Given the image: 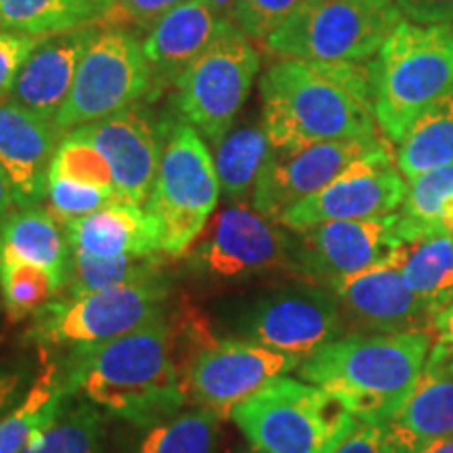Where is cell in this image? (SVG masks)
I'll list each match as a JSON object with an SVG mask.
<instances>
[{
	"mask_svg": "<svg viewBox=\"0 0 453 453\" xmlns=\"http://www.w3.org/2000/svg\"><path fill=\"white\" fill-rule=\"evenodd\" d=\"M61 290V283L49 271L34 267L24 260L0 257V294L13 321L34 315L49 300L59 296Z\"/></svg>",
	"mask_w": 453,
	"mask_h": 453,
	"instance_id": "obj_32",
	"label": "cell"
},
{
	"mask_svg": "<svg viewBox=\"0 0 453 453\" xmlns=\"http://www.w3.org/2000/svg\"><path fill=\"white\" fill-rule=\"evenodd\" d=\"M95 34L97 24H88L42 38L17 73L7 99L53 122L70 95L78 64Z\"/></svg>",
	"mask_w": 453,
	"mask_h": 453,
	"instance_id": "obj_21",
	"label": "cell"
},
{
	"mask_svg": "<svg viewBox=\"0 0 453 453\" xmlns=\"http://www.w3.org/2000/svg\"><path fill=\"white\" fill-rule=\"evenodd\" d=\"M220 418L197 407L177 413L145 433L137 453H214Z\"/></svg>",
	"mask_w": 453,
	"mask_h": 453,
	"instance_id": "obj_31",
	"label": "cell"
},
{
	"mask_svg": "<svg viewBox=\"0 0 453 453\" xmlns=\"http://www.w3.org/2000/svg\"><path fill=\"white\" fill-rule=\"evenodd\" d=\"M430 347V332L350 334L317 349L298 373L336 395L359 422L387 424L410 399Z\"/></svg>",
	"mask_w": 453,
	"mask_h": 453,
	"instance_id": "obj_3",
	"label": "cell"
},
{
	"mask_svg": "<svg viewBox=\"0 0 453 453\" xmlns=\"http://www.w3.org/2000/svg\"><path fill=\"white\" fill-rule=\"evenodd\" d=\"M27 376L24 372L0 370V418L19 403L27 393Z\"/></svg>",
	"mask_w": 453,
	"mask_h": 453,
	"instance_id": "obj_42",
	"label": "cell"
},
{
	"mask_svg": "<svg viewBox=\"0 0 453 453\" xmlns=\"http://www.w3.org/2000/svg\"><path fill=\"white\" fill-rule=\"evenodd\" d=\"M260 99L273 150L378 137L370 70L361 64L280 59L263 73Z\"/></svg>",
	"mask_w": 453,
	"mask_h": 453,
	"instance_id": "obj_2",
	"label": "cell"
},
{
	"mask_svg": "<svg viewBox=\"0 0 453 453\" xmlns=\"http://www.w3.org/2000/svg\"><path fill=\"white\" fill-rule=\"evenodd\" d=\"M336 453H403L388 424L359 422Z\"/></svg>",
	"mask_w": 453,
	"mask_h": 453,
	"instance_id": "obj_40",
	"label": "cell"
},
{
	"mask_svg": "<svg viewBox=\"0 0 453 453\" xmlns=\"http://www.w3.org/2000/svg\"><path fill=\"white\" fill-rule=\"evenodd\" d=\"M206 3L211 4V7L217 11L220 17H225V19L231 21V13H234V7H235L237 0H206Z\"/></svg>",
	"mask_w": 453,
	"mask_h": 453,
	"instance_id": "obj_46",
	"label": "cell"
},
{
	"mask_svg": "<svg viewBox=\"0 0 453 453\" xmlns=\"http://www.w3.org/2000/svg\"><path fill=\"white\" fill-rule=\"evenodd\" d=\"M399 212L380 219L332 220L294 231V260L300 277L332 290L350 275L387 260L396 246Z\"/></svg>",
	"mask_w": 453,
	"mask_h": 453,
	"instance_id": "obj_16",
	"label": "cell"
},
{
	"mask_svg": "<svg viewBox=\"0 0 453 453\" xmlns=\"http://www.w3.org/2000/svg\"><path fill=\"white\" fill-rule=\"evenodd\" d=\"M260 55L250 38L229 24L174 84L179 120L217 145L250 97Z\"/></svg>",
	"mask_w": 453,
	"mask_h": 453,
	"instance_id": "obj_9",
	"label": "cell"
},
{
	"mask_svg": "<svg viewBox=\"0 0 453 453\" xmlns=\"http://www.w3.org/2000/svg\"><path fill=\"white\" fill-rule=\"evenodd\" d=\"M49 177H61L76 180V183L101 187V189L116 194L113 174L110 164L99 150L76 134H65L57 147L53 162H50Z\"/></svg>",
	"mask_w": 453,
	"mask_h": 453,
	"instance_id": "obj_35",
	"label": "cell"
},
{
	"mask_svg": "<svg viewBox=\"0 0 453 453\" xmlns=\"http://www.w3.org/2000/svg\"><path fill=\"white\" fill-rule=\"evenodd\" d=\"M367 70L378 128L399 143L430 105L453 90V30L401 19Z\"/></svg>",
	"mask_w": 453,
	"mask_h": 453,
	"instance_id": "obj_4",
	"label": "cell"
},
{
	"mask_svg": "<svg viewBox=\"0 0 453 453\" xmlns=\"http://www.w3.org/2000/svg\"><path fill=\"white\" fill-rule=\"evenodd\" d=\"M407 187L405 177L396 168L395 154L387 145L355 162L315 196L292 206L280 219V225L290 231H304L332 220L388 217L403 206Z\"/></svg>",
	"mask_w": 453,
	"mask_h": 453,
	"instance_id": "obj_14",
	"label": "cell"
},
{
	"mask_svg": "<svg viewBox=\"0 0 453 453\" xmlns=\"http://www.w3.org/2000/svg\"><path fill=\"white\" fill-rule=\"evenodd\" d=\"M309 0H237L231 24L250 41L265 42Z\"/></svg>",
	"mask_w": 453,
	"mask_h": 453,
	"instance_id": "obj_37",
	"label": "cell"
},
{
	"mask_svg": "<svg viewBox=\"0 0 453 453\" xmlns=\"http://www.w3.org/2000/svg\"><path fill=\"white\" fill-rule=\"evenodd\" d=\"M403 19L418 26H439L453 21V0H393Z\"/></svg>",
	"mask_w": 453,
	"mask_h": 453,
	"instance_id": "obj_41",
	"label": "cell"
},
{
	"mask_svg": "<svg viewBox=\"0 0 453 453\" xmlns=\"http://www.w3.org/2000/svg\"><path fill=\"white\" fill-rule=\"evenodd\" d=\"M17 208L19 206H17L13 185H11L9 174L4 173L3 164H0V225H3L4 220L17 211Z\"/></svg>",
	"mask_w": 453,
	"mask_h": 453,
	"instance_id": "obj_43",
	"label": "cell"
},
{
	"mask_svg": "<svg viewBox=\"0 0 453 453\" xmlns=\"http://www.w3.org/2000/svg\"><path fill=\"white\" fill-rule=\"evenodd\" d=\"M61 370L72 395L139 426L177 416L189 401L166 317L105 344L70 350Z\"/></svg>",
	"mask_w": 453,
	"mask_h": 453,
	"instance_id": "obj_1",
	"label": "cell"
},
{
	"mask_svg": "<svg viewBox=\"0 0 453 453\" xmlns=\"http://www.w3.org/2000/svg\"><path fill=\"white\" fill-rule=\"evenodd\" d=\"M399 441V439H396ZM401 443V441H399ZM403 453H453V434L451 437H443V439H437V441H428V443H422V445H416V447H410V445H403Z\"/></svg>",
	"mask_w": 453,
	"mask_h": 453,
	"instance_id": "obj_45",
	"label": "cell"
},
{
	"mask_svg": "<svg viewBox=\"0 0 453 453\" xmlns=\"http://www.w3.org/2000/svg\"><path fill=\"white\" fill-rule=\"evenodd\" d=\"M237 453H263V451H258V449H240Z\"/></svg>",
	"mask_w": 453,
	"mask_h": 453,
	"instance_id": "obj_48",
	"label": "cell"
},
{
	"mask_svg": "<svg viewBox=\"0 0 453 453\" xmlns=\"http://www.w3.org/2000/svg\"><path fill=\"white\" fill-rule=\"evenodd\" d=\"M396 168L405 179L453 164V90L430 105L396 143Z\"/></svg>",
	"mask_w": 453,
	"mask_h": 453,
	"instance_id": "obj_28",
	"label": "cell"
},
{
	"mask_svg": "<svg viewBox=\"0 0 453 453\" xmlns=\"http://www.w3.org/2000/svg\"><path fill=\"white\" fill-rule=\"evenodd\" d=\"M403 445L416 447L453 434V347L434 340L410 399L387 422Z\"/></svg>",
	"mask_w": 453,
	"mask_h": 453,
	"instance_id": "obj_22",
	"label": "cell"
},
{
	"mask_svg": "<svg viewBox=\"0 0 453 453\" xmlns=\"http://www.w3.org/2000/svg\"><path fill=\"white\" fill-rule=\"evenodd\" d=\"M47 200L49 211L53 212V217L61 225L67 223V220L97 212L113 202H120L118 196L111 194V191L101 189V187L76 183V180L61 177H49Z\"/></svg>",
	"mask_w": 453,
	"mask_h": 453,
	"instance_id": "obj_36",
	"label": "cell"
},
{
	"mask_svg": "<svg viewBox=\"0 0 453 453\" xmlns=\"http://www.w3.org/2000/svg\"><path fill=\"white\" fill-rule=\"evenodd\" d=\"M42 38L19 32H0V99H7L17 73Z\"/></svg>",
	"mask_w": 453,
	"mask_h": 453,
	"instance_id": "obj_39",
	"label": "cell"
},
{
	"mask_svg": "<svg viewBox=\"0 0 453 453\" xmlns=\"http://www.w3.org/2000/svg\"><path fill=\"white\" fill-rule=\"evenodd\" d=\"M168 122L157 120L143 105H130L72 133L101 151L110 164L120 202L143 206L160 166Z\"/></svg>",
	"mask_w": 453,
	"mask_h": 453,
	"instance_id": "obj_17",
	"label": "cell"
},
{
	"mask_svg": "<svg viewBox=\"0 0 453 453\" xmlns=\"http://www.w3.org/2000/svg\"><path fill=\"white\" fill-rule=\"evenodd\" d=\"M263 453H336L359 420L336 395L294 378H275L231 411Z\"/></svg>",
	"mask_w": 453,
	"mask_h": 453,
	"instance_id": "obj_5",
	"label": "cell"
},
{
	"mask_svg": "<svg viewBox=\"0 0 453 453\" xmlns=\"http://www.w3.org/2000/svg\"><path fill=\"white\" fill-rule=\"evenodd\" d=\"M387 145V141L378 134L367 139H340L273 150L254 187V211L280 223L292 206L315 196L347 173L355 162L376 154Z\"/></svg>",
	"mask_w": 453,
	"mask_h": 453,
	"instance_id": "obj_13",
	"label": "cell"
},
{
	"mask_svg": "<svg viewBox=\"0 0 453 453\" xmlns=\"http://www.w3.org/2000/svg\"><path fill=\"white\" fill-rule=\"evenodd\" d=\"M168 294L164 275L82 296L59 294L32 315L26 336L41 347H97L160 319Z\"/></svg>",
	"mask_w": 453,
	"mask_h": 453,
	"instance_id": "obj_8",
	"label": "cell"
},
{
	"mask_svg": "<svg viewBox=\"0 0 453 453\" xmlns=\"http://www.w3.org/2000/svg\"><path fill=\"white\" fill-rule=\"evenodd\" d=\"M393 0H309L265 41L280 59L364 64L401 24Z\"/></svg>",
	"mask_w": 453,
	"mask_h": 453,
	"instance_id": "obj_7",
	"label": "cell"
},
{
	"mask_svg": "<svg viewBox=\"0 0 453 453\" xmlns=\"http://www.w3.org/2000/svg\"><path fill=\"white\" fill-rule=\"evenodd\" d=\"M294 234L263 214L229 203L217 214L200 246L191 252L189 267L208 280H248L265 273H296Z\"/></svg>",
	"mask_w": 453,
	"mask_h": 453,
	"instance_id": "obj_11",
	"label": "cell"
},
{
	"mask_svg": "<svg viewBox=\"0 0 453 453\" xmlns=\"http://www.w3.org/2000/svg\"><path fill=\"white\" fill-rule=\"evenodd\" d=\"M99 17L90 0H0V32L36 38L97 24Z\"/></svg>",
	"mask_w": 453,
	"mask_h": 453,
	"instance_id": "obj_29",
	"label": "cell"
},
{
	"mask_svg": "<svg viewBox=\"0 0 453 453\" xmlns=\"http://www.w3.org/2000/svg\"><path fill=\"white\" fill-rule=\"evenodd\" d=\"M271 151L273 145L263 124H242L231 128L214 145V168L226 200L242 202L254 194Z\"/></svg>",
	"mask_w": 453,
	"mask_h": 453,
	"instance_id": "obj_27",
	"label": "cell"
},
{
	"mask_svg": "<svg viewBox=\"0 0 453 453\" xmlns=\"http://www.w3.org/2000/svg\"><path fill=\"white\" fill-rule=\"evenodd\" d=\"M151 93V67L139 34L101 27L88 42L76 78L53 120L61 137L82 124L101 120Z\"/></svg>",
	"mask_w": 453,
	"mask_h": 453,
	"instance_id": "obj_10",
	"label": "cell"
},
{
	"mask_svg": "<svg viewBox=\"0 0 453 453\" xmlns=\"http://www.w3.org/2000/svg\"><path fill=\"white\" fill-rule=\"evenodd\" d=\"M229 24L206 0H187L164 15L143 38V50L151 67L150 99L174 87Z\"/></svg>",
	"mask_w": 453,
	"mask_h": 453,
	"instance_id": "obj_20",
	"label": "cell"
},
{
	"mask_svg": "<svg viewBox=\"0 0 453 453\" xmlns=\"http://www.w3.org/2000/svg\"><path fill=\"white\" fill-rule=\"evenodd\" d=\"M72 252L90 257H154L160 254L157 231L145 208L113 202L101 211L64 223Z\"/></svg>",
	"mask_w": 453,
	"mask_h": 453,
	"instance_id": "obj_23",
	"label": "cell"
},
{
	"mask_svg": "<svg viewBox=\"0 0 453 453\" xmlns=\"http://www.w3.org/2000/svg\"><path fill=\"white\" fill-rule=\"evenodd\" d=\"M342 317L367 332H430L434 315L407 286L393 254L332 288Z\"/></svg>",
	"mask_w": 453,
	"mask_h": 453,
	"instance_id": "obj_18",
	"label": "cell"
},
{
	"mask_svg": "<svg viewBox=\"0 0 453 453\" xmlns=\"http://www.w3.org/2000/svg\"><path fill=\"white\" fill-rule=\"evenodd\" d=\"M393 250L407 286L437 317L453 303V234L443 226H411L399 214Z\"/></svg>",
	"mask_w": 453,
	"mask_h": 453,
	"instance_id": "obj_24",
	"label": "cell"
},
{
	"mask_svg": "<svg viewBox=\"0 0 453 453\" xmlns=\"http://www.w3.org/2000/svg\"><path fill=\"white\" fill-rule=\"evenodd\" d=\"M453 203V164L411 179L401 219L411 226H441V214Z\"/></svg>",
	"mask_w": 453,
	"mask_h": 453,
	"instance_id": "obj_34",
	"label": "cell"
},
{
	"mask_svg": "<svg viewBox=\"0 0 453 453\" xmlns=\"http://www.w3.org/2000/svg\"><path fill=\"white\" fill-rule=\"evenodd\" d=\"M99 411L90 401L67 403L59 418L21 453H97Z\"/></svg>",
	"mask_w": 453,
	"mask_h": 453,
	"instance_id": "obj_33",
	"label": "cell"
},
{
	"mask_svg": "<svg viewBox=\"0 0 453 453\" xmlns=\"http://www.w3.org/2000/svg\"><path fill=\"white\" fill-rule=\"evenodd\" d=\"M243 340L304 361L317 349L340 338L342 309L327 288L296 286L260 294L240 315Z\"/></svg>",
	"mask_w": 453,
	"mask_h": 453,
	"instance_id": "obj_12",
	"label": "cell"
},
{
	"mask_svg": "<svg viewBox=\"0 0 453 453\" xmlns=\"http://www.w3.org/2000/svg\"><path fill=\"white\" fill-rule=\"evenodd\" d=\"M303 361L243 338H214L187 372V396L223 420L265 384L296 370Z\"/></svg>",
	"mask_w": 453,
	"mask_h": 453,
	"instance_id": "obj_15",
	"label": "cell"
},
{
	"mask_svg": "<svg viewBox=\"0 0 453 453\" xmlns=\"http://www.w3.org/2000/svg\"><path fill=\"white\" fill-rule=\"evenodd\" d=\"M90 3H93V4H95V7H97V9H99V13H101V15H104V13H105V11H107V9H110L113 3H116V0H90Z\"/></svg>",
	"mask_w": 453,
	"mask_h": 453,
	"instance_id": "obj_47",
	"label": "cell"
},
{
	"mask_svg": "<svg viewBox=\"0 0 453 453\" xmlns=\"http://www.w3.org/2000/svg\"><path fill=\"white\" fill-rule=\"evenodd\" d=\"M61 364L47 361L24 399L0 418V453H21L50 426L72 399Z\"/></svg>",
	"mask_w": 453,
	"mask_h": 453,
	"instance_id": "obj_26",
	"label": "cell"
},
{
	"mask_svg": "<svg viewBox=\"0 0 453 453\" xmlns=\"http://www.w3.org/2000/svg\"><path fill=\"white\" fill-rule=\"evenodd\" d=\"M55 124L0 99V164L13 185L19 208L41 206L47 197L49 168L61 143Z\"/></svg>",
	"mask_w": 453,
	"mask_h": 453,
	"instance_id": "obj_19",
	"label": "cell"
},
{
	"mask_svg": "<svg viewBox=\"0 0 453 453\" xmlns=\"http://www.w3.org/2000/svg\"><path fill=\"white\" fill-rule=\"evenodd\" d=\"M187 0H116L104 15L99 17L101 27H120L133 34L150 32L164 15L177 9Z\"/></svg>",
	"mask_w": 453,
	"mask_h": 453,
	"instance_id": "obj_38",
	"label": "cell"
},
{
	"mask_svg": "<svg viewBox=\"0 0 453 453\" xmlns=\"http://www.w3.org/2000/svg\"><path fill=\"white\" fill-rule=\"evenodd\" d=\"M433 336L453 347V303L443 311H439L433 321Z\"/></svg>",
	"mask_w": 453,
	"mask_h": 453,
	"instance_id": "obj_44",
	"label": "cell"
},
{
	"mask_svg": "<svg viewBox=\"0 0 453 453\" xmlns=\"http://www.w3.org/2000/svg\"><path fill=\"white\" fill-rule=\"evenodd\" d=\"M164 260L160 254L154 257H116L101 258L90 254L72 252L70 280L64 288L65 296H82V294L107 290L122 283L150 280L162 275Z\"/></svg>",
	"mask_w": 453,
	"mask_h": 453,
	"instance_id": "obj_30",
	"label": "cell"
},
{
	"mask_svg": "<svg viewBox=\"0 0 453 453\" xmlns=\"http://www.w3.org/2000/svg\"><path fill=\"white\" fill-rule=\"evenodd\" d=\"M0 257L24 260L49 271L61 288H65L70 280V242L53 212L41 206L17 208L0 225Z\"/></svg>",
	"mask_w": 453,
	"mask_h": 453,
	"instance_id": "obj_25",
	"label": "cell"
},
{
	"mask_svg": "<svg viewBox=\"0 0 453 453\" xmlns=\"http://www.w3.org/2000/svg\"><path fill=\"white\" fill-rule=\"evenodd\" d=\"M220 183L202 134L183 120L168 122L157 174L145 211L154 220L160 254L189 252L217 208Z\"/></svg>",
	"mask_w": 453,
	"mask_h": 453,
	"instance_id": "obj_6",
	"label": "cell"
}]
</instances>
